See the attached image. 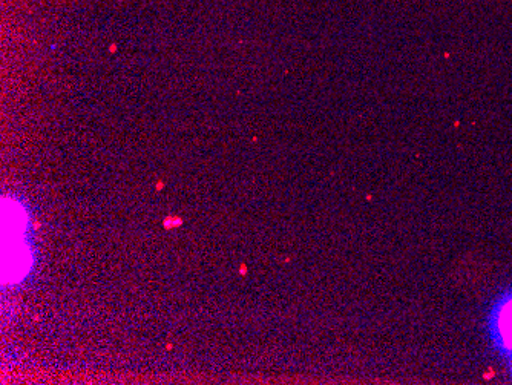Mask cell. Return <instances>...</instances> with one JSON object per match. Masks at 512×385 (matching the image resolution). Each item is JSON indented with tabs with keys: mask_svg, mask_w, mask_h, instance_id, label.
Listing matches in <instances>:
<instances>
[{
	"mask_svg": "<svg viewBox=\"0 0 512 385\" xmlns=\"http://www.w3.org/2000/svg\"><path fill=\"white\" fill-rule=\"evenodd\" d=\"M496 332L499 343L512 356V298L497 310Z\"/></svg>",
	"mask_w": 512,
	"mask_h": 385,
	"instance_id": "1",
	"label": "cell"
}]
</instances>
